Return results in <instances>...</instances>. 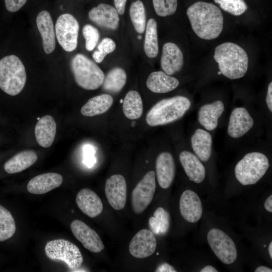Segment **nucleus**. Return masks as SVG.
Returning <instances> with one entry per match:
<instances>
[{
	"label": "nucleus",
	"mask_w": 272,
	"mask_h": 272,
	"mask_svg": "<svg viewBox=\"0 0 272 272\" xmlns=\"http://www.w3.org/2000/svg\"><path fill=\"white\" fill-rule=\"evenodd\" d=\"M186 14L193 32L202 39H214L223 30V14L212 3L197 2L189 7Z\"/></svg>",
	"instance_id": "nucleus-1"
},
{
	"label": "nucleus",
	"mask_w": 272,
	"mask_h": 272,
	"mask_svg": "<svg viewBox=\"0 0 272 272\" xmlns=\"http://www.w3.org/2000/svg\"><path fill=\"white\" fill-rule=\"evenodd\" d=\"M214 58L218 64L221 74L231 80L238 79L246 74L249 59L246 51L233 42H224L218 45Z\"/></svg>",
	"instance_id": "nucleus-2"
},
{
	"label": "nucleus",
	"mask_w": 272,
	"mask_h": 272,
	"mask_svg": "<svg viewBox=\"0 0 272 272\" xmlns=\"http://www.w3.org/2000/svg\"><path fill=\"white\" fill-rule=\"evenodd\" d=\"M190 106V100L183 96L162 99L148 112L146 122L150 126L171 123L182 117Z\"/></svg>",
	"instance_id": "nucleus-3"
},
{
	"label": "nucleus",
	"mask_w": 272,
	"mask_h": 272,
	"mask_svg": "<svg viewBox=\"0 0 272 272\" xmlns=\"http://www.w3.org/2000/svg\"><path fill=\"white\" fill-rule=\"evenodd\" d=\"M25 66L15 55H10L0 60V88L11 96L19 94L26 82Z\"/></svg>",
	"instance_id": "nucleus-4"
},
{
	"label": "nucleus",
	"mask_w": 272,
	"mask_h": 272,
	"mask_svg": "<svg viewBox=\"0 0 272 272\" xmlns=\"http://www.w3.org/2000/svg\"><path fill=\"white\" fill-rule=\"evenodd\" d=\"M269 166L268 159L264 154L250 152L237 163L234 169L235 175L243 185L254 184L264 175Z\"/></svg>",
	"instance_id": "nucleus-5"
},
{
	"label": "nucleus",
	"mask_w": 272,
	"mask_h": 272,
	"mask_svg": "<svg viewBox=\"0 0 272 272\" xmlns=\"http://www.w3.org/2000/svg\"><path fill=\"white\" fill-rule=\"evenodd\" d=\"M71 69L77 84L84 89H97L103 83L105 75L103 71L83 54L78 53L73 58Z\"/></svg>",
	"instance_id": "nucleus-6"
},
{
	"label": "nucleus",
	"mask_w": 272,
	"mask_h": 272,
	"mask_svg": "<svg viewBox=\"0 0 272 272\" xmlns=\"http://www.w3.org/2000/svg\"><path fill=\"white\" fill-rule=\"evenodd\" d=\"M44 250L46 255L49 259L62 261L71 269L79 267L83 262L79 248L73 243L64 239L48 242Z\"/></svg>",
	"instance_id": "nucleus-7"
},
{
	"label": "nucleus",
	"mask_w": 272,
	"mask_h": 272,
	"mask_svg": "<svg viewBox=\"0 0 272 272\" xmlns=\"http://www.w3.org/2000/svg\"><path fill=\"white\" fill-rule=\"evenodd\" d=\"M208 243L216 256L224 264L234 263L237 258L234 242L223 231L213 228L207 234Z\"/></svg>",
	"instance_id": "nucleus-8"
},
{
	"label": "nucleus",
	"mask_w": 272,
	"mask_h": 272,
	"mask_svg": "<svg viewBox=\"0 0 272 272\" xmlns=\"http://www.w3.org/2000/svg\"><path fill=\"white\" fill-rule=\"evenodd\" d=\"M156 187L155 172L150 171L132 191L131 207L135 214H140L147 208L153 200Z\"/></svg>",
	"instance_id": "nucleus-9"
},
{
	"label": "nucleus",
	"mask_w": 272,
	"mask_h": 272,
	"mask_svg": "<svg viewBox=\"0 0 272 272\" xmlns=\"http://www.w3.org/2000/svg\"><path fill=\"white\" fill-rule=\"evenodd\" d=\"M56 39L66 51L71 52L77 47L79 24L77 19L70 14L61 15L55 24Z\"/></svg>",
	"instance_id": "nucleus-10"
},
{
	"label": "nucleus",
	"mask_w": 272,
	"mask_h": 272,
	"mask_svg": "<svg viewBox=\"0 0 272 272\" xmlns=\"http://www.w3.org/2000/svg\"><path fill=\"white\" fill-rule=\"evenodd\" d=\"M105 193L108 202L114 209H124L127 196V185L124 177L120 174H114L107 178Z\"/></svg>",
	"instance_id": "nucleus-11"
},
{
	"label": "nucleus",
	"mask_w": 272,
	"mask_h": 272,
	"mask_svg": "<svg viewBox=\"0 0 272 272\" xmlns=\"http://www.w3.org/2000/svg\"><path fill=\"white\" fill-rule=\"evenodd\" d=\"M70 226L75 238L86 249L93 253H99L104 249L98 234L83 221L75 220Z\"/></svg>",
	"instance_id": "nucleus-12"
},
{
	"label": "nucleus",
	"mask_w": 272,
	"mask_h": 272,
	"mask_svg": "<svg viewBox=\"0 0 272 272\" xmlns=\"http://www.w3.org/2000/svg\"><path fill=\"white\" fill-rule=\"evenodd\" d=\"M157 248L155 235L148 229H142L131 239L129 245V251L133 257L144 258L152 255Z\"/></svg>",
	"instance_id": "nucleus-13"
},
{
	"label": "nucleus",
	"mask_w": 272,
	"mask_h": 272,
	"mask_svg": "<svg viewBox=\"0 0 272 272\" xmlns=\"http://www.w3.org/2000/svg\"><path fill=\"white\" fill-rule=\"evenodd\" d=\"M254 120L244 107H236L232 111L227 128L228 135L234 139L242 137L251 129Z\"/></svg>",
	"instance_id": "nucleus-14"
},
{
	"label": "nucleus",
	"mask_w": 272,
	"mask_h": 272,
	"mask_svg": "<svg viewBox=\"0 0 272 272\" xmlns=\"http://www.w3.org/2000/svg\"><path fill=\"white\" fill-rule=\"evenodd\" d=\"M180 214L184 220L196 223L201 217L202 207L198 195L193 191L187 189L183 192L179 200Z\"/></svg>",
	"instance_id": "nucleus-15"
},
{
	"label": "nucleus",
	"mask_w": 272,
	"mask_h": 272,
	"mask_svg": "<svg viewBox=\"0 0 272 272\" xmlns=\"http://www.w3.org/2000/svg\"><path fill=\"white\" fill-rule=\"evenodd\" d=\"M90 19L98 26L115 30L119 25V18L116 9L113 6L100 4L89 12Z\"/></svg>",
	"instance_id": "nucleus-16"
},
{
	"label": "nucleus",
	"mask_w": 272,
	"mask_h": 272,
	"mask_svg": "<svg viewBox=\"0 0 272 272\" xmlns=\"http://www.w3.org/2000/svg\"><path fill=\"white\" fill-rule=\"evenodd\" d=\"M183 63V54L178 46L172 42L164 44L161 58V66L164 72L172 75L182 69Z\"/></svg>",
	"instance_id": "nucleus-17"
},
{
	"label": "nucleus",
	"mask_w": 272,
	"mask_h": 272,
	"mask_svg": "<svg viewBox=\"0 0 272 272\" xmlns=\"http://www.w3.org/2000/svg\"><path fill=\"white\" fill-rule=\"evenodd\" d=\"M156 171L159 186L163 189L168 188L175 174V164L171 154L163 152L158 155L156 161Z\"/></svg>",
	"instance_id": "nucleus-18"
},
{
	"label": "nucleus",
	"mask_w": 272,
	"mask_h": 272,
	"mask_svg": "<svg viewBox=\"0 0 272 272\" xmlns=\"http://www.w3.org/2000/svg\"><path fill=\"white\" fill-rule=\"evenodd\" d=\"M62 176L56 173H45L32 178L28 183L27 189L32 194H42L59 187L62 183Z\"/></svg>",
	"instance_id": "nucleus-19"
},
{
	"label": "nucleus",
	"mask_w": 272,
	"mask_h": 272,
	"mask_svg": "<svg viewBox=\"0 0 272 272\" xmlns=\"http://www.w3.org/2000/svg\"><path fill=\"white\" fill-rule=\"evenodd\" d=\"M76 202L82 212L90 218H95L102 212L103 206L99 196L89 188L81 189L77 194Z\"/></svg>",
	"instance_id": "nucleus-20"
},
{
	"label": "nucleus",
	"mask_w": 272,
	"mask_h": 272,
	"mask_svg": "<svg viewBox=\"0 0 272 272\" xmlns=\"http://www.w3.org/2000/svg\"><path fill=\"white\" fill-rule=\"evenodd\" d=\"M224 110V104L221 100L203 105L198 111V121L207 130H213L217 128L219 118Z\"/></svg>",
	"instance_id": "nucleus-21"
},
{
	"label": "nucleus",
	"mask_w": 272,
	"mask_h": 272,
	"mask_svg": "<svg viewBox=\"0 0 272 272\" xmlns=\"http://www.w3.org/2000/svg\"><path fill=\"white\" fill-rule=\"evenodd\" d=\"M36 24L42 37L44 50L46 54H50L55 47V34L49 13L46 11L40 12L37 16Z\"/></svg>",
	"instance_id": "nucleus-22"
},
{
	"label": "nucleus",
	"mask_w": 272,
	"mask_h": 272,
	"mask_svg": "<svg viewBox=\"0 0 272 272\" xmlns=\"http://www.w3.org/2000/svg\"><path fill=\"white\" fill-rule=\"evenodd\" d=\"M181 165L189 179L195 183H200L206 177V169L200 159L187 151L181 152L179 156Z\"/></svg>",
	"instance_id": "nucleus-23"
},
{
	"label": "nucleus",
	"mask_w": 272,
	"mask_h": 272,
	"mask_svg": "<svg viewBox=\"0 0 272 272\" xmlns=\"http://www.w3.org/2000/svg\"><path fill=\"white\" fill-rule=\"evenodd\" d=\"M56 131V124L50 115H45L40 118L34 129L38 144L42 147L48 148L54 142Z\"/></svg>",
	"instance_id": "nucleus-24"
},
{
	"label": "nucleus",
	"mask_w": 272,
	"mask_h": 272,
	"mask_svg": "<svg viewBox=\"0 0 272 272\" xmlns=\"http://www.w3.org/2000/svg\"><path fill=\"white\" fill-rule=\"evenodd\" d=\"M179 81L162 71L150 74L147 82V88L156 93H165L174 90L179 86Z\"/></svg>",
	"instance_id": "nucleus-25"
},
{
	"label": "nucleus",
	"mask_w": 272,
	"mask_h": 272,
	"mask_svg": "<svg viewBox=\"0 0 272 272\" xmlns=\"http://www.w3.org/2000/svg\"><path fill=\"white\" fill-rule=\"evenodd\" d=\"M212 143L211 134L201 128L196 129L191 137L193 152L200 160L203 162L208 161L211 157Z\"/></svg>",
	"instance_id": "nucleus-26"
},
{
	"label": "nucleus",
	"mask_w": 272,
	"mask_h": 272,
	"mask_svg": "<svg viewBox=\"0 0 272 272\" xmlns=\"http://www.w3.org/2000/svg\"><path fill=\"white\" fill-rule=\"evenodd\" d=\"M37 154L32 150L20 152L4 164V169L9 174L21 172L32 166L37 160Z\"/></svg>",
	"instance_id": "nucleus-27"
},
{
	"label": "nucleus",
	"mask_w": 272,
	"mask_h": 272,
	"mask_svg": "<svg viewBox=\"0 0 272 272\" xmlns=\"http://www.w3.org/2000/svg\"><path fill=\"white\" fill-rule=\"evenodd\" d=\"M113 102L112 96L107 94L93 97L83 106L81 113L83 115L88 117L102 114L111 107Z\"/></svg>",
	"instance_id": "nucleus-28"
},
{
	"label": "nucleus",
	"mask_w": 272,
	"mask_h": 272,
	"mask_svg": "<svg viewBox=\"0 0 272 272\" xmlns=\"http://www.w3.org/2000/svg\"><path fill=\"white\" fill-rule=\"evenodd\" d=\"M124 115L128 119H139L143 112V104L140 94L134 90L129 91L125 95L122 105Z\"/></svg>",
	"instance_id": "nucleus-29"
},
{
	"label": "nucleus",
	"mask_w": 272,
	"mask_h": 272,
	"mask_svg": "<svg viewBox=\"0 0 272 272\" xmlns=\"http://www.w3.org/2000/svg\"><path fill=\"white\" fill-rule=\"evenodd\" d=\"M169 213L162 207H158L153 216L149 219V226L154 235L162 236L168 231L170 227Z\"/></svg>",
	"instance_id": "nucleus-30"
},
{
	"label": "nucleus",
	"mask_w": 272,
	"mask_h": 272,
	"mask_svg": "<svg viewBox=\"0 0 272 272\" xmlns=\"http://www.w3.org/2000/svg\"><path fill=\"white\" fill-rule=\"evenodd\" d=\"M126 74L120 67H115L110 70L104 78L102 88L106 91L116 93L121 91L126 81Z\"/></svg>",
	"instance_id": "nucleus-31"
},
{
	"label": "nucleus",
	"mask_w": 272,
	"mask_h": 272,
	"mask_svg": "<svg viewBox=\"0 0 272 272\" xmlns=\"http://www.w3.org/2000/svg\"><path fill=\"white\" fill-rule=\"evenodd\" d=\"M158 50L157 23L155 19L151 18L146 26L144 50L149 57L154 58L158 54Z\"/></svg>",
	"instance_id": "nucleus-32"
},
{
	"label": "nucleus",
	"mask_w": 272,
	"mask_h": 272,
	"mask_svg": "<svg viewBox=\"0 0 272 272\" xmlns=\"http://www.w3.org/2000/svg\"><path fill=\"white\" fill-rule=\"evenodd\" d=\"M16 230L14 219L11 213L0 205V242L11 238Z\"/></svg>",
	"instance_id": "nucleus-33"
},
{
	"label": "nucleus",
	"mask_w": 272,
	"mask_h": 272,
	"mask_svg": "<svg viewBox=\"0 0 272 272\" xmlns=\"http://www.w3.org/2000/svg\"><path fill=\"white\" fill-rule=\"evenodd\" d=\"M129 15L136 31L143 33L146 29V18L145 7L142 1L138 0L132 3Z\"/></svg>",
	"instance_id": "nucleus-34"
},
{
	"label": "nucleus",
	"mask_w": 272,
	"mask_h": 272,
	"mask_svg": "<svg viewBox=\"0 0 272 272\" xmlns=\"http://www.w3.org/2000/svg\"><path fill=\"white\" fill-rule=\"evenodd\" d=\"M224 11L236 16L243 14L247 6L244 0H214Z\"/></svg>",
	"instance_id": "nucleus-35"
},
{
	"label": "nucleus",
	"mask_w": 272,
	"mask_h": 272,
	"mask_svg": "<svg viewBox=\"0 0 272 272\" xmlns=\"http://www.w3.org/2000/svg\"><path fill=\"white\" fill-rule=\"evenodd\" d=\"M156 13L166 17L174 14L177 8V0H152Z\"/></svg>",
	"instance_id": "nucleus-36"
},
{
	"label": "nucleus",
	"mask_w": 272,
	"mask_h": 272,
	"mask_svg": "<svg viewBox=\"0 0 272 272\" xmlns=\"http://www.w3.org/2000/svg\"><path fill=\"white\" fill-rule=\"evenodd\" d=\"M116 48L115 42L109 38H105L102 40L98 46V50L93 53V57L96 62L100 63L105 56L112 52Z\"/></svg>",
	"instance_id": "nucleus-37"
},
{
	"label": "nucleus",
	"mask_w": 272,
	"mask_h": 272,
	"mask_svg": "<svg viewBox=\"0 0 272 272\" xmlns=\"http://www.w3.org/2000/svg\"><path fill=\"white\" fill-rule=\"evenodd\" d=\"M83 34L86 40V48L92 51L97 45L100 35L98 30L90 24L85 25L83 28Z\"/></svg>",
	"instance_id": "nucleus-38"
},
{
	"label": "nucleus",
	"mask_w": 272,
	"mask_h": 272,
	"mask_svg": "<svg viewBox=\"0 0 272 272\" xmlns=\"http://www.w3.org/2000/svg\"><path fill=\"white\" fill-rule=\"evenodd\" d=\"M94 152V148L91 146L86 145L84 148V163L89 167L92 166L96 161Z\"/></svg>",
	"instance_id": "nucleus-39"
},
{
	"label": "nucleus",
	"mask_w": 272,
	"mask_h": 272,
	"mask_svg": "<svg viewBox=\"0 0 272 272\" xmlns=\"http://www.w3.org/2000/svg\"><path fill=\"white\" fill-rule=\"evenodd\" d=\"M27 0H5L7 9L11 12L19 10L26 3Z\"/></svg>",
	"instance_id": "nucleus-40"
},
{
	"label": "nucleus",
	"mask_w": 272,
	"mask_h": 272,
	"mask_svg": "<svg viewBox=\"0 0 272 272\" xmlns=\"http://www.w3.org/2000/svg\"><path fill=\"white\" fill-rule=\"evenodd\" d=\"M156 272H176L177 270L171 265L164 262L160 264L156 269Z\"/></svg>",
	"instance_id": "nucleus-41"
},
{
	"label": "nucleus",
	"mask_w": 272,
	"mask_h": 272,
	"mask_svg": "<svg viewBox=\"0 0 272 272\" xmlns=\"http://www.w3.org/2000/svg\"><path fill=\"white\" fill-rule=\"evenodd\" d=\"M127 0H114V4L118 14L122 15L124 13Z\"/></svg>",
	"instance_id": "nucleus-42"
},
{
	"label": "nucleus",
	"mask_w": 272,
	"mask_h": 272,
	"mask_svg": "<svg viewBox=\"0 0 272 272\" xmlns=\"http://www.w3.org/2000/svg\"><path fill=\"white\" fill-rule=\"evenodd\" d=\"M266 102L269 110L272 112V82H270L267 87L266 96Z\"/></svg>",
	"instance_id": "nucleus-43"
},
{
	"label": "nucleus",
	"mask_w": 272,
	"mask_h": 272,
	"mask_svg": "<svg viewBox=\"0 0 272 272\" xmlns=\"http://www.w3.org/2000/svg\"><path fill=\"white\" fill-rule=\"evenodd\" d=\"M264 208L268 212L272 213V195H270L264 202Z\"/></svg>",
	"instance_id": "nucleus-44"
},
{
	"label": "nucleus",
	"mask_w": 272,
	"mask_h": 272,
	"mask_svg": "<svg viewBox=\"0 0 272 272\" xmlns=\"http://www.w3.org/2000/svg\"><path fill=\"white\" fill-rule=\"evenodd\" d=\"M200 272H217L218 270L212 265H207L201 269Z\"/></svg>",
	"instance_id": "nucleus-45"
},
{
	"label": "nucleus",
	"mask_w": 272,
	"mask_h": 272,
	"mask_svg": "<svg viewBox=\"0 0 272 272\" xmlns=\"http://www.w3.org/2000/svg\"><path fill=\"white\" fill-rule=\"evenodd\" d=\"M255 272H271L272 269L265 266H259L255 270Z\"/></svg>",
	"instance_id": "nucleus-46"
},
{
	"label": "nucleus",
	"mask_w": 272,
	"mask_h": 272,
	"mask_svg": "<svg viewBox=\"0 0 272 272\" xmlns=\"http://www.w3.org/2000/svg\"><path fill=\"white\" fill-rule=\"evenodd\" d=\"M268 253H269L270 257L272 258V242L271 241H270V242L269 244Z\"/></svg>",
	"instance_id": "nucleus-47"
},
{
	"label": "nucleus",
	"mask_w": 272,
	"mask_h": 272,
	"mask_svg": "<svg viewBox=\"0 0 272 272\" xmlns=\"http://www.w3.org/2000/svg\"><path fill=\"white\" fill-rule=\"evenodd\" d=\"M218 75H221V72H220V71H219V72H218Z\"/></svg>",
	"instance_id": "nucleus-48"
},
{
	"label": "nucleus",
	"mask_w": 272,
	"mask_h": 272,
	"mask_svg": "<svg viewBox=\"0 0 272 272\" xmlns=\"http://www.w3.org/2000/svg\"><path fill=\"white\" fill-rule=\"evenodd\" d=\"M138 38H139V39H141V36H139Z\"/></svg>",
	"instance_id": "nucleus-49"
},
{
	"label": "nucleus",
	"mask_w": 272,
	"mask_h": 272,
	"mask_svg": "<svg viewBox=\"0 0 272 272\" xmlns=\"http://www.w3.org/2000/svg\"><path fill=\"white\" fill-rule=\"evenodd\" d=\"M40 119V118H37V119L39 120Z\"/></svg>",
	"instance_id": "nucleus-50"
}]
</instances>
